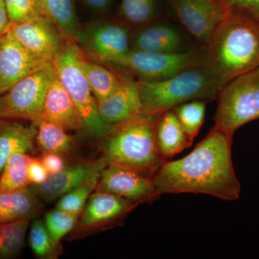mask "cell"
<instances>
[{"label":"cell","instance_id":"6da1fadb","mask_svg":"<svg viewBox=\"0 0 259 259\" xmlns=\"http://www.w3.org/2000/svg\"><path fill=\"white\" fill-rule=\"evenodd\" d=\"M233 138L215 126L190 153L166 161L152 177L158 197L193 193L222 200L239 199L241 186L232 161Z\"/></svg>","mask_w":259,"mask_h":259},{"label":"cell","instance_id":"7a4b0ae2","mask_svg":"<svg viewBox=\"0 0 259 259\" xmlns=\"http://www.w3.org/2000/svg\"><path fill=\"white\" fill-rule=\"evenodd\" d=\"M202 66L223 83L259 67V22L231 10L213 32Z\"/></svg>","mask_w":259,"mask_h":259},{"label":"cell","instance_id":"3957f363","mask_svg":"<svg viewBox=\"0 0 259 259\" xmlns=\"http://www.w3.org/2000/svg\"><path fill=\"white\" fill-rule=\"evenodd\" d=\"M159 116L141 114L112 125L100 145L107 164L128 167L152 177L166 161L156 145Z\"/></svg>","mask_w":259,"mask_h":259},{"label":"cell","instance_id":"277c9868","mask_svg":"<svg viewBox=\"0 0 259 259\" xmlns=\"http://www.w3.org/2000/svg\"><path fill=\"white\" fill-rule=\"evenodd\" d=\"M142 114L160 115L185 102L217 99L224 84L202 64L167 79L158 81L140 80Z\"/></svg>","mask_w":259,"mask_h":259},{"label":"cell","instance_id":"5b68a950","mask_svg":"<svg viewBox=\"0 0 259 259\" xmlns=\"http://www.w3.org/2000/svg\"><path fill=\"white\" fill-rule=\"evenodd\" d=\"M83 52L74 40H66L53 61L56 76L71 97L79 112L85 130L101 139L111 128L99 115L97 102L83 72Z\"/></svg>","mask_w":259,"mask_h":259},{"label":"cell","instance_id":"8992f818","mask_svg":"<svg viewBox=\"0 0 259 259\" xmlns=\"http://www.w3.org/2000/svg\"><path fill=\"white\" fill-rule=\"evenodd\" d=\"M214 125L233 137L237 130L259 119V67L226 83L218 93Z\"/></svg>","mask_w":259,"mask_h":259},{"label":"cell","instance_id":"52a82bcc","mask_svg":"<svg viewBox=\"0 0 259 259\" xmlns=\"http://www.w3.org/2000/svg\"><path fill=\"white\" fill-rule=\"evenodd\" d=\"M55 77L52 62L0 95V119H23L35 123L41 118L47 91Z\"/></svg>","mask_w":259,"mask_h":259},{"label":"cell","instance_id":"ba28073f","mask_svg":"<svg viewBox=\"0 0 259 259\" xmlns=\"http://www.w3.org/2000/svg\"><path fill=\"white\" fill-rule=\"evenodd\" d=\"M202 59L193 51L151 53L131 50L112 64L139 76L144 81H158L199 65Z\"/></svg>","mask_w":259,"mask_h":259},{"label":"cell","instance_id":"9c48e42d","mask_svg":"<svg viewBox=\"0 0 259 259\" xmlns=\"http://www.w3.org/2000/svg\"><path fill=\"white\" fill-rule=\"evenodd\" d=\"M76 42L83 52L100 62L113 64L131 51L128 30L117 23L95 24L80 30Z\"/></svg>","mask_w":259,"mask_h":259},{"label":"cell","instance_id":"30bf717a","mask_svg":"<svg viewBox=\"0 0 259 259\" xmlns=\"http://www.w3.org/2000/svg\"><path fill=\"white\" fill-rule=\"evenodd\" d=\"M184 27L204 46L230 9L225 0H171Z\"/></svg>","mask_w":259,"mask_h":259},{"label":"cell","instance_id":"8fae6325","mask_svg":"<svg viewBox=\"0 0 259 259\" xmlns=\"http://www.w3.org/2000/svg\"><path fill=\"white\" fill-rule=\"evenodd\" d=\"M51 63L27 50L7 30L0 35V95Z\"/></svg>","mask_w":259,"mask_h":259},{"label":"cell","instance_id":"7c38bea8","mask_svg":"<svg viewBox=\"0 0 259 259\" xmlns=\"http://www.w3.org/2000/svg\"><path fill=\"white\" fill-rule=\"evenodd\" d=\"M97 190L111 192L138 204L158 197L152 177L116 164H107L102 170Z\"/></svg>","mask_w":259,"mask_h":259},{"label":"cell","instance_id":"4fadbf2b","mask_svg":"<svg viewBox=\"0 0 259 259\" xmlns=\"http://www.w3.org/2000/svg\"><path fill=\"white\" fill-rule=\"evenodd\" d=\"M8 30L27 50L50 62H53L67 40L46 17L10 24Z\"/></svg>","mask_w":259,"mask_h":259},{"label":"cell","instance_id":"5bb4252c","mask_svg":"<svg viewBox=\"0 0 259 259\" xmlns=\"http://www.w3.org/2000/svg\"><path fill=\"white\" fill-rule=\"evenodd\" d=\"M107 165L102 157L97 161L78 163L65 167L59 173L49 175L47 180L38 185H29V188L41 200H55L67 193L92 177L100 175Z\"/></svg>","mask_w":259,"mask_h":259},{"label":"cell","instance_id":"9a60e30c","mask_svg":"<svg viewBox=\"0 0 259 259\" xmlns=\"http://www.w3.org/2000/svg\"><path fill=\"white\" fill-rule=\"evenodd\" d=\"M97 109L102 121L111 125L142 114L138 81L125 78L114 93L97 102Z\"/></svg>","mask_w":259,"mask_h":259},{"label":"cell","instance_id":"2e32d148","mask_svg":"<svg viewBox=\"0 0 259 259\" xmlns=\"http://www.w3.org/2000/svg\"><path fill=\"white\" fill-rule=\"evenodd\" d=\"M137 204L111 192L97 190L90 196L81 213L80 226L87 229L113 222L132 210Z\"/></svg>","mask_w":259,"mask_h":259},{"label":"cell","instance_id":"e0dca14e","mask_svg":"<svg viewBox=\"0 0 259 259\" xmlns=\"http://www.w3.org/2000/svg\"><path fill=\"white\" fill-rule=\"evenodd\" d=\"M41 118L51 121L66 131L85 130L74 102L56 76L48 90Z\"/></svg>","mask_w":259,"mask_h":259},{"label":"cell","instance_id":"ac0fdd59","mask_svg":"<svg viewBox=\"0 0 259 259\" xmlns=\"http://www.w3.org/2000/svg\"><path fill=\"white\" fill-rule=\"evenodd\" d=\"M156 140L158 151L165 161H169L190 147L193 143L189 139L173 110L163 112L158 117Z\"/></svg>","mask_w":259,"mask_h":259},{"label":"cell","instance_id":"d6986e66","mask_svg":"<svg viewBox=\"0 0 259 259\" xmlns=\"http://www.w3.org/2000/svg\"><path fill=\"white\" fill-rule=\"evenodd\" d=\"M44 209L42 200L29 188L0 192V224L22 219H35Z\"/></svg>","mask_w":259,"mask_h":259},{"label":"cell","instance_id":"ffe728a7","mask_svg":"<svg viewBox=\"0 0 259 259\" xmlns=\"http://www.w3.org/2000/svg\"><path fill=\"white\" fill-rule=\"evenodd\" d=\"M36 134V125L33 122L28 125L0 119V176L15 150L24 148L30 151L33 149Z\"/></svg>","mask_w":259,"mask_h":259},{"label":"cell","instance_id":"44dd1931","mask_svg":"<svg viewBox=\"0 0 259 259\" xmlns=\"http://www.w3.org/2000/svg\"><path fill=\"white\" fill-rule=\"evenodd\" d=\"M181 37L176 29L167 25H152L141 30L134 42V50L151 53L177 52Z\"/></svg>","mask_w":259,"mask_h":259},{"label":"cell","instance_id":"7402d4cb","mask_svg":"<svg viewBox=\"0 0 259 259\" xmlns=\"http://www.w3.org/2000/svg\"><path fill=\"white\" fill-rule=\"evenodd\" d=\"M46 17L67 40L76 41L80 31L74 0H39Z\"/></svg>","mask_w":259,"mask_h":259},{"label":"cell","instance_id":"603a6c76","mask_svg":"<svg viewBox=\"0 0 259 259\" xmlns=\"http://www.w3.org/2000/svg\"><path fill=\"white\" fill-rule=\"evenodd\" d=\"M28 149L17 148L7 161L0 176V192H11L23 190L30 185L28 178Z\"/></svg>","mask_w":259,"mask_h":259},{"label":"cell","instance_id":"cb8c5ba5","mask_svg":"<svg viewBox=\"0 0 259 259\" xmlns=\"http://www.w3.org/2000/svg\"><path fill=\"white\" fill-rule=\"evenodd\" d=\"M35 124L37 127L35 142L42 152L61 155L72 147V137L64 127L44 118H40Z\"/></svg>","mask_w":259,"mask_h":259},{"label":"cell","instance_id":"d4e9b609","mask_svg":"<svg viewBox=\"0 0 259 259\" xmlns=\"http://www.w3.org/2000/svg\"><path fill=\"white\" fill-rule=\"evenodd\" d=\"M81 66L97 102L111 95L125 79L105 66L85 60L84 57Z\"/></svg>","mask_w":259,"mask_h":259},{"label":"cell","instance_id":"484cf974","mask_svg":"<svg viewBox=\"0 0 259 259\" xmlns=\"http://www.w3.org/2000/svg\"><path fill=\"white\" fill-rule=\"evenodd\" d=\"M31 220L22 219L0 224V258L20 254Z\"/></svg>","mask_w":259,"mask_h":259},{"label":"cell","instance_id":"4316f807","mask_svg":"<svg viewBox=\"0 0 259 259\" xmlns=\"http://www.w3.org/2000/svg\"><path fill=\"white\" fill-rule=\"evenodd\" d=\"M173 110L189 139L193 142L204 123L205 101L197 100L185 102L175 107Z\"/></svg>","mask_w":259,"mask_h":259},{"label":"cell","instance_id":"83f0119b","mask_svg":"<svg viewBox=\"0 0 259 259\" xmlns=\"http://www.w3.org/2000/svg\"><path fill=\"white\" fill-rule=\"evenodd\" d=\"M29 245L34 254L40 258H56L61 251L60 244L53 241L45 223L40 219L34 220L30 226Z\"/></svg>","mask_w":259,"mask_h":259},{"label":"cell","instance_id":"f1b7e54d","mask_svg":"<svg viewBox=\"0 0 259 259\" xmlns=\"http://www.w3.org/2000/svg\"><path fill=\"white\" fill-rule=\"evenodd\" d=\"M100 176V175H98L92 177L61 196L56 205V209L80 215L93 191L96 190Z\"/></svg>","mask_w":259,"mask_h":259},{"label":"cell","instance_id":"f546056e","mask_svg":"<svg viewBox=\"0 0 259 259\" xmlns=\"http://www.w3.org/2000/svg\"><path fill=\"white\" fill-rule=\"evenodd\" d=\"M79 214L56 209L47 212L44 223L53 241L60 244L61 240L76 227Z\"/></svg>","mask_w":259,"mask_h":259},{"label":"cell","instance_id":"4dcf8cb0","mask_svg":"<svg viewBox=\"0 0 259 259\" xmlns=\"http://www.w3.org/2000/svg\"><path fill=\"white\" fill-rule=\"evenodd\" d=\"M4 2L10 24L46 17L39 0H4Z\"/></svg>","mask_w":259,"mask_h":259},{"label":"cell","instance_id":"1f68e13d","mask_svg":"<svg viewBox=\"0 0 259 259\" xmlns=\"http://www.w3.org/2000/svg\"><path fill=\"white\" fill-rule=\"evenodd\" d=\"M121 13L128 23L143 25L154 15V0H121Z\"/></svg>","mask_w":259,"mask_h":259},{"label":"cell","instance_id":"d6a6232c","mask_svg":"<svg viewBox=\"0 0 259 259\" xmlns=\"http://www.w3.org/2000/svg\"><path fill=\"white\" fill-rule=\"evenodd\" d=\"M230 9L242 12L259 22V0H225Z\"/></svg>","mask_w":259,"mask_h":259},{"label":"cell","instance_id":"836d02e7","mask_svg":"<svg viewBox=\"0 0 259 259\" xmlns=\"http://www.w3.org/2000/svg\"><path fill=\"white\" fill-rule=\"evenodd\" d=\"M49 174L42 166L40 159L29 158L28 162V178L31 185H38L47 180Z\"/></svg>","mask_w":259,"mask_h":259},{"label":"cell","instance_id":"e575fe53","mask_svg":"<svg viewBox=\"0 0 259 259\" xmlns=\"http://www.w3.org/2000/svg\"><path fill=\"white\" fill-rule=\"evenodd\" d=\"M40 161L49 175H56L66 167L64 159L59 153H44Z\"/></svg>","mask_w":259,"mask_h":259},{"label":"cell","instance_id":"d590c367","mask_svg":"<svg viewBox=\"0 0 259 259\" xmlns=\"http://www.w3.org/2000/svg\"><path fill=\"white\" fill-rule=\"evenodd\" d=\"M10 25L4 0H0V35L8 30Z\"/></svg>","mask_w":259,"mask_h":259},{"label":"cell","instance_id":"8d00e7d4","mask_svg":"<svg viewBox=\"0 0 259 259\" xmlns=\"http://www.w3.org/2000/svg\"><path fill=\"white\" fill-rule=\"evenodd\" d=\"M90 8L97 11H102L106 9L111 0H84Z\"/></svg>","mask_w":259,"mask_h":259}]
</instances>
